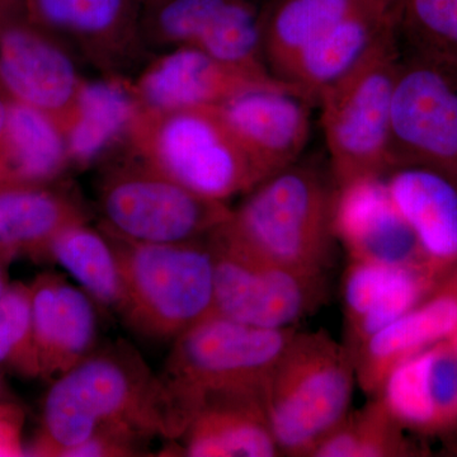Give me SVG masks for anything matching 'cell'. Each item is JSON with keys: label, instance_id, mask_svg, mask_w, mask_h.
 <instances>
[{"label": "cell", "instance_id": "8d00e7d4", "mask_svg": "<svg viewBox=\"0 0 457 457\" xmlns=\"http://www.w3.org/2000/svg\"><path fill=\"white\" fill-rule=\"evenodd\" d=\"M455 342H456V345H457V338L455 339Z\"/></svg>", "mask_w": 457, "mask_h": 457}, {"label": "cell", "instance_id": "836d02e7", "mask_svg": "<svg viewBox=\"0 0 457 457\" xmlns=\"http://www.w3.org/2000/svg\"><path fill=\"white\" fill-rule=\"evenodd\" d=\"M7 266L8 263H5L4 261L0 260V295L4 293L9 286Z\"/></svg>", "mask_w": 457, "mask_h": 457}, {"label": "cell", "instance_id": "d590c367", "mask_svg": "<svg viewBox=\"0 0 457 457\" xmlns=\"http://www.w3.org/2000/svg\"><path fill=\"white\" fill-rule=\"evenodd\" d=\"M0 400H5L4 386H3L2 380H0Z\"/></svg>", "mask_w": 457, "mask_h": 457}, {"label": "cell", "instance_id": "d6a6232c", "mask_svg": "<svg viewBox=\"0 0 457 457\" xmlns=\"http://www.w3.org/2000/svg\"><path fill=\"white\" fill-rule=\"evenodd\" d=\"M8 101L0 93V188L8 187L7 173L3 161V139H4L5 123H7Z\"/></svg>", "mask_w": 457, "mask_h": 457}, {"label": "cell", "instance_id": "277c9868", "mask_svg": "<svg viewBox=\"0 0 457 457\" xmlns=\"http://www.w3.org/2000/svg\"><path fill=\"white\" fill-rule=\"evenodd\" d=\"M336 189L317 168L296 162L245 195L221 228L269 260L328 275L335 264Z\"/></svg>", "mask_w": 457, "mask_h": 457}, {"label": "cell", "instance_id": "7402d4cb", "mask_svg": "<svg viewBox=\"0 0 457 457\" xmlns=\"http://www.w3.org/2000/svg\"><path fill=\"white\" fill-rule=\"evenodd\" d=\"M385 180L429 266L447 275L457 266V185L420 167L395 168Z\"/></svg>", "mask_w": 457, "mask_h": 457}, {"label": "cell", "instance_id": "ffe728a7", "mask_svg": "<svg viewBox=\"0 0 457 457\" xmlns=\"http://www.w3.org/2000/svg\"><path fill=\"white\" fill-rule=\"evenodd\" d=\"M17 185L0 188V260L50 261L57 234L89 221V212L71 188Z\"/></svg>", "mask_w": 457, "mask_h": 457}, {"label": "cell", "instance_id": "2e32d148", "mask_svg": "<svg viewBox=\"0 0 457 457\" xmlns=\"http://www.w3.org/2000/svg\"><path fill=\"white\" fill-rule=\"evenodd\" d=\"M376 396L405 431L437 435L457 428L455 339L402 361Z\"/></svg>", "mask_w": 457, "mask_h": 457}, {"label": "cell", "instance_id": "4316f807", "mask_svg": "<svg viewBox=\"0 0 457 457\" xmlns=\"http://www.w3.org/2000/svg\"><path fill=\"white\" fill-rule=\"evenodd\" d=\"M243 0H144L141 36L149 54L179 46L207 50Z\"/></svg>", "mask_w": 457, "mask_h": 457}, {"label": "cell", "instance_id": "44dd1931", "mask_svg": "<svg viewBox=\"0 0 457 457\" xmlns=\"http://www.w3.org/2000/svg\"><path fill=\"white\" fill-rule=\"evenodd\" d=\"M180 438L185 456H281L270 429L264 393L207 396Z\"/></svg>", "mask_w": 457, "mask_h": 457}, {"label": "cell", "instance_id": "ba28073f", "mask_svg": "<svg viewBox=\"0 0 457 457\" xmlns=\"http://www.w3.org/2000/svg\"><path fill=\"white\" fill-rule=\"evenodd\" d=\"M400 60L395 27L318 104L337 187L393 170L390 126Z\"/></svg>", "mask_w": 457, "mask_h": 457}, {"label": "cell", "instance_id": "4dcf8cb0", "mask_svg": "<svg viewBox=\"0 0 457 457\" xmlns=\"http://www.w3.org/2000/svg\"><path fill=\"white\" fill-rule=\"evenodd\" d=\"M0 368L21 378H41L33 330L31 285L14 282L0 295Z\"/></svg>", "mask_w": 457, "mask_h": 457}, {"label": "cell", "instance_id": "7a4b0ae2", "mask_svg": "<svg viewBox=\"0 0 457 457\" xmlns=\"http://www.w3.org/2000/svg\"><path fill=\"white\" fill-rule=\"evenodd\" d=\"M296 332V327L251 326L213 312L177 337L158 376L165 438H180L207 396L264 393Z\"/></svg>", "mask_w": 457, "mask_h": 457}, {"label": "cell", "instance_id": "d4e9b609", "mask_svg": "<svg viewBox=\"0 0 457 457\" xmlns=\"http://www.w3.org/2000/svg\"><path fill=\"white\" fill-rule=\"evenodd\" d=\"M7 101L3 161L8 186L55 183L71 168L62 126L37 108Z\"/></svg>", "mask_w": 457, "mask_h": 457}, {"label": "cell", "instance_id": "7c38bea8", "mask_svg": "<svg viewBox=\"0 0 457 457\" xmlns=\"http://www.w3.org/2000/svg\"><path fill=\"white\" fill-rule=\"evenodd\" d=\"M79 60L59 38L35 25L17 0H0V89L64 122L84 80Z\"/></svg>", "mask_w": 457, "mask_h": 457}, {"label": "cell", "instance_id": "8fae6325", "mask_svg": "<svg viewBox=\"0 0 457 457\" xmlns=\"http://www.w3.org/2000/svg\"><path fill=\"white\" fill-rule=\"evenodd\" d=\"M35 25L102 75L131 78L149 60L141 36L143 0H17Z\"/></svg>", "mask_w": 457, "mask_h": 457}, {"label": "cell", "instance_id": "ac0fdd59", "mask_svg": "<svg viewBox=\"0 0 457 457\" xmlns=\"http://www.w3.org/2000/svg\"><path fill=\"white\" fill-rule=\"evenodd\" d=\"M31 291L41 378L54 381L96 351L97 312L83 288L56 273H42Z\"/></svg>", "mask_w": 457, "mask_h": 457}, {"label": "cell", "instance_id": "9c48e42d", "mask_svg": "<svg viewBox=\"0 0 457 457\" xmlns=\"http://www.w3.org/2000/svg\"><path fill=\"white\" fill-rule=\"evenodd\" d=\"M222 227V225H221ZM206 237L213 263L215 314L262 328H294L326 303L328 275L254 253L224 233Z\"/></svg>", "mask_w": 457, "mask_h": 457}, {"label": "cell", "instance_id": "484cf974", "mask_svg": "<svg viewBox=\"0 0 457 457\" xmlns=\"http://www.w3.org/2000/svg\"><path fill=\"white\" fill-rule=\"evenodd\" d=\"M371 11L385 12L372 0H275L262 12L267 69L278 79L286 65L306 45L343 21Z\"/></svg>", "mask_w": 457, "mask_h": 457}, {"label": "cell", "instance_id": "30bf717a", "mask_svg": "<svg viewBox=\"0 0 457 457\" xmlns=\"http://www.w3.org/2000/svg\"><path fill=\"white\" fill-rule=\"evenodd\" d=\"M405 54L393 93V170L426 168L457 185V65Z\"/></svg>", "mask_w": 457, "mask_h": 457}, {"label": "cell", "instance_id": "e575fe53", "mask_svg": "<svg viewBox=\"0 0 457 457\" xmlns=\"http://www.w3.org/2000/svg\"><path fill=\"white\" fill-rule=\"evenodd\" d=\"M378 8L383 9V11L387 12V13H392L394 9L396 8L400 0H372Z\"/></svg>", "mask_w": 457, "mask_h": 457}, {"label": "cell", "instance_id": "f546056e", "mask_svg": "<svg viewBox=\"0 0 457 457\" xmlns=\"http://www.w3.org/2000/svg\"><path fill=\"white\" fill-rule=\"evenodd\" d=\"M393 20L407 53L457 65V0H400Z\"/></svg>", "mask_w": 457, "mask_h": 457}, {"label": "cell", "instance_id": "603a6c76", "mask_svg": "<svg viewBox=\"0 0 457 457\" xmlns=\"http://www.w3.org/2000/svg\"><path fill=\"white\" fill-rule=\"evenodd\" d=\"M137 111L130 78L102 75L84 80L62 123L71 168L90 167L121 149Z\"/></svg>", "mask_w": 457, "mask_h": 457}, {"label": "cell", "instance_id": "f1b7e54d", "mask_svg": "<svg viewBox=\"0 0 457 457\" xmlns=\"http://www.w3.org/2000/svg\"><path fill=\"white\" fill-rule=\"evenodd\" d=\"M416 455L405 429L378 396L350 411L323 438L311 457H399Z\"/></svg>", "mask_w": 457, "mask_h": 457}, {"label": "cell", "instance_id": "83f0119b", "mask_svg": "<svg viewBox=\"0 0 457 457\" xmlns=\"http://www.w3.org/2000/svg\"><path fill=\"white\" fill-rule=\"evenodd\" d=\"M50 261L68 270L96 303L119 312L121 273L112 240L102 228L88 222L65 228L50 246Z\"/></svg>", "mask_w": 457, "mask_h": 457}, {"label": "cell", "instance_id": "5bb4252c", "mask_svg": "<svg viewBox=\"0 0 457 457\" xmlns=\"http://www.w3.org/2000/svg\"><path fill=\"white\" fill-rule=\"evenodd\" d=\"M332 222L337 243L347 252L348 260L428 270L438 275L394 203L385 177L337 187Z\"/></svg>", "mask_w": 457, "mask_h": 457}, {"label": "cell", "instance_id": "cb8c5ba5", "mask_svg": "<svg viewBox=\"0 0 457 457\" xmlns=\"http://www.w3.org/2000/svg\"><path fill=\"white\" fill-rule=\"evenodd\" d=\"M393 27V14L385 12L348 18L300 50L278 79L318 104L323 93L351 73Z\"/></svg>", "mask_w": 457, "mask_h": 457}, {"label": "cell", "instance_id": "9a60e30c", "mask_svg": "<svg viewBox=\"0 0 457 457\" xmlns=\"http://www.w3.org/2000/svg\"><path fill=\"white\" fill-rule=\"evenodd\" d=\"M312 104L278 82L245 90L219 108L270 177L299 161L311 137Z\"/></svg>", "mask_w": 457, "mask_h": 457}, {"label": "cell", "instance_id": "5b68a950", "mask_svg": "<svg viewBox=\"0 0 457 457\" xmlns=\"http://www.w3.org/2000/svg\"><path fill=\"white\" fill-rule=\"evenodd\" d=\"M356 384L353 354L347 345L326 330H297L264 390L281 456L311 457L351 411Z\"/></svg>", "mask_w": 457, "mask_h": 457}, {"label": "cell", "instance_id": "74e56055", "mask_svg": "<svg viewBox=\"0 0 457 457\" xmlns=\"http://www.w3.org/2000/svg\"><path fill=\"white\" fill-rule=\"evenodd\" d=\"M143 3H144V0H143Z\"/></svg>", "mask_w": 457, "mask_h": 457}, {"label": "cell", "instance_id": "1f68e13d", "mask_svg": "<svg viewBox=\"0 0 457 457\" xmlns=\"http://www.w3.org/2000/svg\"><path fill=\"white\" fill-rule=\"evenodd\" d=\"M25 411L20 405L0 400V457L25 456Z\"/></svg>", "mask_w": 457, "mask_h": 457}, {"label": "cell", "instance_id": "52a82bcc", "mask_svg": "<svg viewBox=\"0 0 457 457\" xmlns=\"http://www.w3.org/2000/svg\"><path fill=\"white\" fill-rule=\"evenodd\" d=\"M102 173L97 206L108 236L146 245L206 239L230 219L227 203L201 196L123 146Z\"/></svg>", "mask_w": 457, "mask_h": 457}, {"label": "cell", "instance_id": "d6986e66", "mask_svg": "<svg viewBox=\"0 0 457 457\" xmlns=\"http://www.w3.org/2000/svg\"><path fill=\"white\" fill-rule=\"evenodd\" d=\"M444 276L428 270L348 260L342 281L345 345L362 343L413 309Z\"/></svg>", "mask_w": 457, "mask_h": 457}, {"label": "cell", "instance_id": "6da1fadb", "mask_svg": "<svg viewBox=\"0 0 457 457\" xmlns=\"http://www.w3.org/2000/svg\"><path fill=\"white\" fill-rule=\"evenodd\" d=\"M101 429L132 433L146 442L165 437L159 378L126 343L93 352L51 381L40 429L26 453L64 457Z\"/></svg>", "mask_w": 457, "mask_h": 457}, {"label": "cell", "instance_id": "4fadbf2b", "mask_svg": "<svg viewBox=\"0 0 457 457\" xmlns=\"http://www.w3.org/2000/svg\"><path fill=\"white\" fill-rule=\"evenodd\" d=\"M278 82L269 71L228 64L192 46L158 53L130 78L137 107L150 111L220 107L245 90Z\"/></svg>", "mask_w": 457, "mask_h": 457}, {"label": "cell", "instance_id": "e0dca14e", "mask_svg": "<svg viewBox=\"0 0 457 457\" xmlns=\"http://www.w3.org/2000/svg\"><path fill=\"white\" fill-rule=\"evenodd\" d=\"M457 338V266L413 309L353 352L356 381L375 398L385 378L402 361L432 345Z\"/></svg>", "mask_w": 457, "mask_h": 457}, {"label": "cell", "instance_id": "8992f818", "mask_svg": "<svg viewBox=\"0 0 457 457\" xmlns=\"http://www.w3.org/2000/svg\"><path fill=\"white\" fill-rule=\"evenodd\" d=\"M108 237L121 273L119 314L137 335L174 341L215 312L212 255L206 239L146 245Z\"/></svg>", "mask_w": 457, "mask_h": 457}, {"label": "cell", "instance_id": "3957f363", "mask_svg": "<svg viewBox=\"0 0 457 457\" xmlns=\"http://www.w3.org/2000/svg\"><path fill=\"white\" fill-rule=\"evenodd\" d=\"M123 146L185 187L221 203L245 196L269 179L219 107H137Z\"/></svg>", "mask_w": 457, "mask_h": 457}]
</instances>
